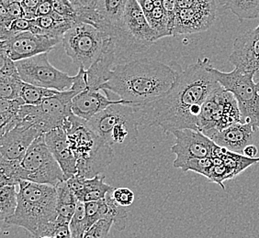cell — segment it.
<instances>
[{
  "label": "cell",
  "instance_id": "1",
  "mask_svg": "<svg viewBox=\"0 0 259 238\" xmlns=\"http://www.w3.org/2000/svg\"><path fill=\"white\" fill-rule=\"evenodd\" d=\"M209 58L199 59L187 69L180 67L177 78L166 94L150 104L135 106L140 123L158 126L164 133L181 129L199 131L202 105L220 85L210 72Z\"/></svg>",
  "mask_w": 259,
  "mask_h": 238
},
{
  "label": "cell",
  "instance_id": "2",
  "mask_svg": "<svg viewBox=\"0 0 259 238\" xmlns=\"http://www.w3.org/2000/svg\"><path fill=\"white\" fill-rule=\"evenodd\" d=\"M179 69L180 65L176 68L155 60H130L115 66L101 91L117 94L125 104L142 106L168 92Z\"/></svg>",
  "mask_w": 259,
  "mask_h": 238
},
{
  "label": "cell",
  "instance_id": "3",
  "mask_svg": "<svg viewBox=\"0 0 259 238\" xmlns=\"http://www.w3.org/2000/svg\"><path fill=\"white\" fill-rule=\"evenodd\" d=\"M58 217L57 191L48 184L20 181L16 212L6 224L27 230L34 238L49 236Z\"/></svg>",
  "mask_w": 259,
  "mask_h": 238
},
{
  "label": "cell",
  "instance_id": "4",
  "mask_svg": "<svg viewBox=\"0 0 259 238\" xmlns=\"http://www.w3.org/2000/svg\"><path fill=\"white\" fill-rule=\"evenodd\" d=\"M64 129L77 161L76 175L93 178L109 167L114 157L112 146L101 139L88 121L73 114Z\"/></svg>",
  "mask_w": 259,
  "mask_h": 238
},
{
  "label": "cell",
  "instance_id": "5",
  "mask_svg": "<svg viewBox=\"0 0 259 238\" xmlns=\"http://www.w3.org/2000/svg\"><path fill=\"white\" fill-rule=\"evenodd\" d=\"M90 128L111 145L129 144L139 135V116L135 106L119 100L88 121Z\"/></svg>",
  "mask_w": 259,
  "mask_h": 238
},
{
  "label": "cell",
  "instance_id": "6",
  "mask_svg": "<svg viewBox=\"0 0 259 238\" xmlns=\"http://www.w3.org/2000/svg\"><path fill=\"white\" fill-rule=\"evenodd\" d=\"M210 72L226 91L234 94L238 103L241 122L252 125L254 131L259 130V83L254 79V72L234 68L225 73L213 66Z\"/></svg>",
  "mask_w": 259,
  "mask_h": 238
},
{
  "label": "cell",
  "instance_id": "7",
  "mask_svg": "<svg viewBox=\"0 0 259 238\" xmlns=\"http://www.w3.org/2000/svg\"><path fill=\"white\" fill-rule=\"evenodd\" d=\"M106 34L91 23L76 21L63 37L65 53L78 68L89 70L102 53Z\"/></svg>",
  "mask_w": 259,
  "mask_h": 238
},
{
  "label": "cell",
  "instance_id": "8",
  "mask_svg": "<svg viewBox=\"0 0 259 238\" xmlns=\"http://www.w3.org/2000/svg\"><path fill=\"white\" fill-rule=\"evenodd\" d=\"M237 122H241L237 101L234 94L218 85L202 105L199 131L211 139L216 133Z\"/></svg>",
  "mask_w": 259,
  "mask_h": 238
},
{
  "label": "cell",
  "instance_id": "9",
  "mask_svg": "<svg viewBox=\"0 0 259 238\" xmlns=\"http://www.w3.org/2000/svg\"><path fill=\"white\" fill-rule=\"evenodd\" d=\"M21 164L24 170L23 181L55 187L66 181L63 169L45 142V135L30 145Z\"/></svg>",
  "mask_w": 259,
  "mask_h": 238
},
{
  "label": "cell",
  "instance_id": "10",
  "mask_svg": "<svg viewBox=\"0 0 259 238\" xmlns=\"http://www.w3.org/2000/svg\"><path fill=\"white\" fill-rule=\"evenodd\" d=\"M16 65L21 80L30 85L59 92L71 89L74 85L75 76H70L51 65L48 53L18 61Z\"/></svg>",
  "mask_w": 259,
  "mask_h": 238
},
{
  "label": "cell",
  "instance_id": "11",
  "mask_svg": "<svg viewBox=\"0 0 259 238\" xmlns=\"http://www.w3.org/2000/svg\"><path fill=\"white\" fill-rule=\"evenodd\" d=\"M176 138L170 151L176 155L174 167L181 169L191 159L211 157L217 144L201 131L194 129H181L172 132Z\"/></svg>",
  "mask_w": 259,
  "mask_h": 238
},
{
  "label": "cell",
  "instance_id": "12",
  "mask_svg": "<svg viewBox=\"0 0 259 238\" xmlns=\"http://www.w3.org/2000/svg\"><path fill=\"white\" fill-rule=\"evenodd\" d=\"M60 41L61 39L25 31L11 37L9 40H1L0 51L4 52L14 62H18L36 55L48 53Z\"/></svg>",
  "mask_w": 259,
  "mask_h": 238
},
{
  "label": "cell",
  "instance_id": "13",
  "mask_svg": "<svg viewBox=\"0 0 259 238\" xmlns=\"http://www.w3.org/2000/svg\"><path fill=\"white\" fill-rule=\"evenodd\" d=\"M128 0H97L93 9L81 11L80 21L91 23L105 34L113 36L123 27Z\"/></svg>",
  "mask_w": 259,
  "mask_h": 238
},
{
  "label": "cell",
  "instance_id": "14",
  "mask_svg": "<svg viewBox=\"0 0 259 238\" xmlns=\"http://www.w3.org/2000/svg\"><path fill=\"white\" fill-rule=\"evenodd\" d=\"M216 4L177 9L173 36L192 34L209 30L216 20Z\"/></svg>",
  "mask_w": 259,
  "mask_h": 238
},
{
  "label": "cell",
  "instance_id": "15",
  "mask_svg": "<svg viewBox=\"0 0 259 238\" xmlns=\"http://www.w3.org/2000/svg\"><path fill=\"white\" fill-rule=\"evenodd\" d=\"M44 133L34 127L18 126L10 132L1 136L0 157L10 160L24 159L30 145Z\"/></svg>",
  "mask_w": 259,
  "mask_h": 238
},
{
  "label": "cell",
  "instance_id": "16",
  "mask_svg": "<svg viewBox=\"0 0 259 238\" xmlns=\"http://www.w3.org/2000/svg\"><path fill=\"white\" fill-rule=\"evenodd\" d=\"M230 63L235 68L256 73L259 70V25L240 35L234 41Z\"/></svg>",
  "mask_w": 259,
  "mask_h": 238
},
{
  "label": "cell",
  "instance_id": "17",
  "mask_svg": "<svg viewBox=\"0 0 259 238\" xmlns=\"http://www.w3.org/2000/svg\"><path fill=\"white\" fill-rule=\"evenodd\" d=\"M123 28L134 40L146 49L158 40L157 34L150 26L138 0H128L123 18Z\"/></svg>",
  "mask_w": 259,
  "mask_h": 238
},
{
  "label": "cell",
  "instance_id": "18",
  "mask_svg": "<svg viewBox=\"0 0 259 238\" xmlns=\"http://www.w3.org/2000/svg\"><path fill=\"white\" fill-rule=\"evenodd\" d=\"M46 144L60 165L65 174V180L77 174V161L71 149L66 131L63 129H55L45 133Z\"/></svg>",
  "mask_w": 259,
  "mask_h": 238
},
{
  "label": "cell",
  "instance_id": "19",
  "mask_svg": "<svg viewBox=\"0 0 259 238\" xmlns=\"http://www.w3.org/2000/svg\"><path fill=\"white\" fill-rule=\"evenodd\" d=\"M254 132L252 125L237 122L216 133L211 139L222 148L244 155V149L251 143Z\"/></svg>",
  "mask_w": 259,
  "mask_h": 238
},
{
  "label": "cell",
  "instance_id": "20",
  "mask_svg": "<svg viewBox=\"0 0 259 238\" xmlns=\"http://www.w3.org/2000/svg\"><path fill=\"white\" fill-rule=\"evenodd\" d=\"M100 91L101 90L87 88L76 94L72 102V111L74 114L85 121H90L96 114L117 102L110 100Z\"/></svg>",
  "mask_w": 259,
  "mask_h": 238
},
{
  "label": "cell",
  "instance_id": "21",
  "mask_svg": "<svg viewBox=\"0 0 259 238\" xmlns=\"http://www.w3.org/2000/svg\"><path fill=\"white\" fill-rule=\"evenodd\" d=\"M104 180V176L100 175L90 178L75 175L66 181L77 200L88 203L104 199L107 194L114 190L113 187L106 184Z\"/></svg>",
  "mask_w": 259,
  "mask_h": 238
},
{
  "label": "cell",
  "instance_id": "22",
  "mask_svg": "<svg viewBox=\"0 0 259 238\" xmlns=\"http://www.w3.org/2000/svg\"><path fill=\"white\" fill-rule=\"evenodd\" d=\"M57 191V220L62 223H68L74 216L78 200L70 188L67 181H64L56 186Z\"/></svg>",
  "mask_w": 259,
  "mask_h": 238
},
{
  "label": "cell",
  "instance_id": "23",
  "mask_svg": "<svg viewBox=\"0 0 259 238\" xmlns=\"http://www.w3.org/2000/svg\"><path fill=\"white\" fill-rule=\"evenodd\" d=\"M212 155L218 156L220 159H222L223 163L234 172L235 177L250 166L259 162V158H248L243 154L230 151L228 149L222 148L218 145L216 146Z\"/></svg>",
  "mask_w": 259,
  "mask_h": 238
},
{
  "label": "cell",
  "instance_id": "24",
  "mask_svg": "<svg viewBox=\"0 0 259 238\" xmlns=\"http://www.w3.org/2000/svg\"><path fill=\"white\" fill-rule=\"evenodd\" d=\"M224 7L241 22L259 18V0H224Z\"/></svg>",
  "mask_w": 259,
  "mask_h": 238
},
{
  "label": "cell",
  "instance_id": "25",
  "mask_svg": "<svg viewBox=\"0 0 259 238\" xmlns=\"http://www.w3.org/2000/svg\"><path fill=\"white\" fill-rule=\"evenodd\" d=\"M23 167L20 160H10L0 157V186L19 185L23 181Z\"/></svg>",
  "mask_w": 259,
  "mask_h": 238
},
{
  "label": "cell",
  "instance_id": "26",
  "mask_svg": "<svg viewBox=\"0 0 259 238\" xmlns=\"http://www.w3.org/2000/svg\"><path fill=\"white\" fill-rule=\"evenodd\" d=\"M18 206V192L15 185H6L0 188V216L6 222L15 213Z\"/></svg>",
  "mask_w": 259,
  "mask_h": 238
},
{
  "label": "cell",
  "instance_id": "27",
  "mask_svg": "<svg viewBox=\"0 0 259 238\" xmlns=\"http://www.w3.org/2000/svg\"><path fill=\"white\" fill-rule=\"evenodd\" d=\"M59 91L54 89L44 88L40 86L30 85L28 83L23 82L21 87L20 97L25 102L26 104L31 105H38L40 104L45 98L50 97L52 95L58 93Z\"/></svg>",
  "mask_w": 259,
  "mask_h": 238
},
{
  "label": "cell",
  "instance_id": "28",
  "mask_svg": "<svg viewBox=\"0 0 259 238\" xmlns=\"http://www.w3.org/2000/svg\"><path fill=\"white\" fill-rule=\"evenodd\" d=\"M112 192L113 191H111L106 195V200H107L108 207H109L107 219H110L113 221V225L116 230L123 231L126 228V224H127L128 212L125 207L115 202L113 196H112Z\"/></svg>",
  "mask_w": 259,
  "mask_h": 238
},
{
  "label": "cell",
  "instance_id": "29",
  "mask_svg": "<svg viewBox=\"0 0 259 238\" xmlns=\"http://www.w3.org/2000/svg\"><path fill=\"white\" fill-rule=\"evenodd\" d=\"M85 223L87 227L90 228L93 224L102 219H107L108 216V203L106 197L99 201L85 203Z\"/></svg>",
  "mask_w": 259,
  "mask_h": 238
},
{
  "label": "cell",
  "instance_id": "30",
  "mask_svg": "<svg viewBox=\"0 0 259 238\" xmlns=\"http://www.w3.org/2000/svg\"><path fill=\"white\" fill-rule=\"evenodd\" d=\"M22 84L20 76L0 75V97L2 99L20 98Z\"/></svg>",
  "mask_w": 259,
  "mask_h": 238
},
{
  "label": "cell",
  "instance_id": "31",
  "mask_svg": "<svg viewBox=\"0 0 259 238\" xmlns=\"http://www.w3.org/2000/svg\"><path fill=\"white\" fill-rule=\"evenodd\" d=\"M71 238L83 237V234L88 230L85 223V203H77L74 216L69 224Z\"/></svg>",
  "mask_w": 259,
  "mask_h": 238
},
{
  "label": "cell",
  "instance_id": "32",
  "mask_svg": "<svg viewBox=\"0 0 259 238\" xmlns=\"http://www.w3.org/2000/svg\"><path fill=\"white\" fill-rule=\"evenodd\" d=\"M214 164L212 157L202 158V159H191L185 164L181 168L183 171H194L196 173L200 174L206 178H209V171Z\"/></svg>",
  "mask_w": 259,
  "mask_h": 238
},
{
  "label": "cell",
  "instance_id": "33",
  "mask_svg": "<svg viewBox=\"0 0 259 238\" xmlns=\"http://www.w3.org/2000/svg\"><path fill=\"white\" fill-rule=\"evenodd\" d=\"M113 226V221L110 219H102L85 231L82 238H108L110 229Z\"/></svg>",
  "mask_w": 259,
  "mask_h": 238
},
{
  "label": "cell",
  "instance_id": "34",
  "mask_svg": "<svg viewBox=\"0 0 259 238\" xmlns=\"http://www.w3.org/2000/svg\"><path fill=\"white\" fill-rule=\"evenodd\" d=\"M54 12L68 20L77 21V12L70 0H53Z\"/></svg>",
  "mask_w": 259,
  "mask_h": 238
},
{
  "label": "cell",
  "instance_id": "35",
  "mask_svg": "<svg viewBox=\"0 0 259 238\" xmlns=\"http://www.w3.org/2000/svg\"><path fill=\"white\" fill-rule=\"evenodd\" d=\"M112 196L115 202L123 207H128L135 202V194L129 188H115Z\"/></svg>",
  "mask_w": 259,
  "mask_h": 238
},
{
  "label": "cell",
  "instance_id": "36",
  "mask_svg": "<svg viewBox=\"0 0 259 238\" xmlns=\"http://www.w3.org/2000/svg\"><path fill=\"white\" fill-rule=\"evenodd\" d=\"M32 26H33V20H28L26 18H20V19L13 20L9 28L10 38L19 34V33H21V32L30 31Z\"/></svg>",
  "mask_w": 259,
  "mask_h": 238
},
{
  "label": "cell",
  "instance_id": "37",
  "mask_svg": "<svg viewBox=\"0 0 259 238\" xmlns=\"http://www.w3.org/2000/svg\"><path fill=\"white\" fill-rule=\"evenodd\" d=\"M41 0H21V5L24 10V18L28 20H35L36 10Z\"/></svg>",
  "mask_w": 259,
  "mask_h": 238
},
{
  "label": "cell",
  "instance_id": "38",
  "mask_svg": "<svg viewBox=\"0 0 259 238\" xmlns=\"http://www.w3.org/2000/svg\"><path fill=\"white\" fill-rule=\"evenodd\" d=\"M216 4L215 0H177V9H190Z\"/></svg>",
  "mask_w": 259,
  "mask_h": 238
},
{
  "label": "cell",
  "instance_id": "39",
  "mask_svg": "<svg viewBox=\"0 0 259 238\" xmlns=\"http://www.w3.org/2000/svg\"><path fill=\"white\" fill-rule=\"evenodd\" d=\"M10 17L13 20H17L20 18H24V10L21 5V1H12L10 5L6 7Z\"/></svg>",
  "mask_w": 259,
  "mask_h": 238
},
{
  "label": "cell",
  "instance_id": "40",
  "mask_svg": "<svg viewBox=\"0 0 259 238\" xmlns=\"http://www.w3.org/2000/svg\"><path fill=\"white\" fill-rule=\"evenodd\" d=\"M54 13L53 0H41L36 10V17L52 15Z\"/></svg>",
  "mask_w": 259,
  "mask_h": 238
},
{
  "label": "cell",
  "instance_id": "41",
  "mask_svg": "<svg viewBox=\"0 0 259 238\" xmlns=\"http://www.w3.org/2000/svg\"><path fill=\"white\" fill-rule=\"evenodd\" d=\"M257 154H258V149L254 145L250 144L248 146H246L244 150V156H246L248 158H253V159L254 158H257L256 157Z\"/></svg>",
  "mask_w": 259,
  "mask_h": 238
},
{
  "label": "cell",
  "instance_id": "42",
  "mask_svg": "<svg viewBox=\"0 0 259 238\" xmlns=\"http://www.w3.org/2000/svg\"><path fill=\"white\" fill-rule=\"evenodd\" d=\"M75 7H92L96 4L97 0H70Z\"/></svg>",
  "mask_w": 259,
  "mask_h": 238
},
{
  "label": "cell",
  "instance_id": "43",
  "mask_svg": "<svg viewBox=\"0 0 259 238\" xmlns=\"http://www.w3.org/2000/svg\"><path fill=\"white\" fill-rule=\"evenodd\" d=\"M78 238H82V237H78Z\"/></svg>",
  "mask_w": 259,
  "mask_h": 238
}]
</instances>
